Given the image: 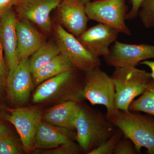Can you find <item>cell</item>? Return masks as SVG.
I'll list each match as a JSON object with an SVG mask.
<instances>
[{
	"label": "cell",
	"instance_id": "21",
	"mask_svg": "<svg viewBox=\"0 0 154 154\" xmlns=\"http://www.w3.org/2000/svg\"><path fill=\"white\" fill-rule=\"evenodd\" d=\"M138 16L146 28H154V0H143Z\"/></svg>",
	"mask_w": 154,
	"mask_h": 154
},
{
	"label": "cell",
	"instance_id": "26",
	"mask_svg": "<svg viewBox=\"0 0 154 154\" xmlns=\"http://www.w3.org/2000/svg\"><path fill=\"white\" fill-rule=\"evenodd\" d=\"M143 0H131L132 7L125 16V20L134 19L138 16L141 5Z\"/></svg>",
	"mask_w": 154,
	"mask_h": 154
},
{
	"label": "cell",
	"instance_id": "8",
	"mask_svg": "<svg viewBox=\"0 0 154 154\" xmlns=\"http://www.w3.org/2000/svg\"><path fill=\"white\" fill-rule=\"evenodd\" d=\"M104 58L107 65L114 68L136 66L141 62L154 58V45L126 44L116 40Z\"/></svg>",
	"mask_w": 154,
	"mask_h": 154
},
{
	"label": "cell",
	"instance_id": "13",
	"mask_svg": "<svg viewBox=\"0 0 154 154\" xmlns=\"http://www.w3.org/2000/svg\"><path fill=\"white\" fill-rule=\"evenodd\" d=\"M17 21L12 8L0 17V39L9 71L15 69L19 62L17 53Z\"/></svg>",
	"mask_w": 154,
	"mask_h": 154
},
{
	"label": "cell",
	"instance_id": "15",
	"mask_svg": "<svg viewBox=\"0 0 154 154\" xmlns=\"http://www.w3.org/2000/svg\"><path fill=\"white\" fill-rule=\"evenodd\" d=\"M17 32V53L19 61L29 58L45 43L41 33L26 19L18 20Z\"/></svg>",
	"mask_w": 154,
	"mask_h": 154
},
{
	"label": "cell",
	"instance_id": "19",
	"mask_svg": "<svg viewBox=\"0 0 154 154\" xmlns=\"http://www.w3.org/2000/svg\"><path fill=\"white\" fill-rule=\"evenodd\" d=\"M60 54L57 45L52 42H45L29 59V66L32 75Z\"/></svg>",
	"mask_w": 154,
	"mask_h": 154
},
{
	"label": "cell",
	"instance_id": "24",
	"mask_svg": "<svg viewBox=\"0 0 154 154\" xmlns=\"http://www.w3.org/2000/svg\"><path fill=\"white\" fill-rule=\"evenodd\" d=\"M17 143L8 134L0 136V154L20 153Z\"/></svg>",
	"mask_w": 154,
	"mask_h": 154
},
{
	"label": "cell",
	"instance_id": "23",
	"mask_svg": "<svg viewBox=\"0 0 154 154\" xmlns=\"http://www.w3.org/2000/svg\"><path fill=\"white\" fill-rule=\"evenodd\" d=\"M81 150L79 145L73 141L51 149H36L34 152L43 154H80Z\"/></svg>",
	"mask_w": 154,
	"mask_h": 154
},
{
	"label": "cell",
	"instance_id": "6",
	"mask_svg": "<svg viewBox=\"0 0 154 154\" xmlns=\"http://www.w3.org/2000/svg\"><path fill=\"white\" fill-rule=\"evenodd\" d=\"M57 45L60 54L66 57L74 67L86 72L100 67L101 61L88 51L77 37L58 24L55 27Z\"/></svg>",
	"mask_w": 154,
	"mask_h": 154
},
{
	"label": "cell",
	"instance_id": "30",
	"mask_svg": "<svg viewBox=\"0 0 154 154\" xmlns=\"http://www.w3.org/2000/svg\"><path fill=\"white\" fill-rule=\"evenodd\" d=\"M10 131V128L6 126L0 121V136L8 134Z\"/></svg>",
	"mask_w": 154,
	"mask_h": 154
},
{
	"label": "cell",
	"instance_id": "5",
	"mask_svg": "<svg viewBox=\"0 0 154 154\" xmlns=\"http://www.w3.org/2000/svg\"><path fill=\"white\" fill-rule=\"evenodd\" d=\"M89 20L110 26L128 36L131 33L125 21L128 7L125 0H95L85 4Z\"/></svg>",
	"mask_w": 154,
	"mask_h": 154
},
{
	"label": "cell",
	"instance_id": "27",
	"mask_svg": "<svg viewBox=\"0 0 154 154\" xmlns=\"http://www.w3.org/2000/svg\"><path fill=\"white\" fill-rule=\"evenodd\" d=\"M3 49L0 39V84H2L6 82L7 76V70L4 61L3 55Z\"/></svg>",
	"mask_w": 154,
	"mask_h": 154
},
{
	"label": "cell",
	"instance_id": "2",
	"mask_svg": "<svg viewBox=\"0 0 154 154\" xmlns=\"http://www.w3.org/2000/svg\"><path fill=\"white\" fill-rule=\"evenodd\" d=\"M108 119L122 131L123 137L132 142L137 154L141 153L142 148L144 147L148 153L154 154V116L118 110Z\"/></svg>",
	"mask_w": 154,
	"mask_h": 154
},
{
	"label": "cell",
	"instance_id": "11",
	"mask_svg": "<svg viewBox=\"0 0 154 154\" xmlns=\"http://www.w3.org/2000/svg\"><path fill=\"white\" fill-rule=\"evenodd\" d=\"M119 33L114 28L99 23L87 28L77 38L92 55L99 58L108 54L110 45L116 41Z\"/></svg>",
	"mask_w": 154,
	"mask_h": 154
},
{
	"label": "cell",
	"instance_id": "29",
	"mask_svg": "<svg viewBox=\"0 0 154 154\" xmlns=\"http://www.w3.org/2000/svg\"><path fill=\"white\" fill-rule=\"evenodd\" d=\"M140 64L148 66L151 70V76L152 79H154V61L146 60L140 63Z\"/></svg>",
	"mask_w": 154,
	"mask_h": 154
},
{
	"label": "cell",
	"instance_id": "22",
	"mask_svg": "<svg viewBox=\"0 0 154 154\" xmlns=\"http://www.w3.org/2000/svg\"><path fill=\"white\" fill-rule=\"evenodd\" d=\"M123 137L122 131L116 128L115 132L109 139L88 154H113L116 144Z\"/></svg>",
	"mask_w": 154,
	"mask_h": 154
},
{
	"label": "cell",
	"instance_id": "4",
	"mask_svg": "<svg viewBox=\"0 0 154 154\" xmlns=\"http://www.w3.org/2000/svg\"><path fill=\"white\" fill-rule=\"evenodd\" d=\"M85 74L82 98L92 105L105 106L107 109L106 116L110 118L118 110L115 107V87L112 78L100 67L92 69Z\"/></svg>",
	"mask_w": 154,
	"mask_h": 154
},
{
	"label": "cell",
	"instance_id": "3",
	"mask_svg": "<svg viewBox=\"0 0 154 154\" xmlns=\"http://www.w3.org/2000/svg\"><path fill=\"white\" fill-rule=\"evenodd\" d=\"M115 68L111 77L115 87V107L128 111L134 99L143 94L152 78L151 73L134 66Z\"/></svg>",
	"mask_w": 154,
	"mask_h": 154
},
{
	"label": "cell",
	"instance_id": "9",
	"mask_svg": "<svg viewBox=\"0 0 154 154\" xmlns=\"http://www.w3.org/2000/svg\"><path fill=\"white\" fill-rule=\"evenodd\" d=\"M62 0H18L15 5L18 16L36 25L44 33L50 32V15Z\"/></svg>",
	"mask_w": 154,
	"mask_h": 154
},
{
	"label": "cell",
	"instance_id": "14",
	"mask_svg": "<svg viewBox=\"0 0 154 154\" xmlns=\"http://www.w3.org/2000/svg\"><path fill=\"white\" fill-rule=\"evenodd\" d=\"M75 135L73 130L42 121L35 134L33 149L48 150L55 148L63 144L73 141Z\"/></svg>",
	"mask_w": 154,
	"mask_h": 154
},
{
	"label": "cell",
	"instance_id": "31",
	"mask_svg": "<svg viewBox=\"0 0 154 154\" xmlns=\"http://www.w3.org/2000/svg\"><path fill=\"white\" fill-rule=\"evenodd\" d=\"M80 1L82 2V3H83V4L85 5L86 3L91 1V0H80Z\"/></svg>",
	"mask_w": 154,
	"mask_h": 154
},
{
	"label": "cell",
	"instance_id": "12",
	"mask_svg": "<svg viewBox=\"0 0 154 154\" xmlns=\"http://www.w3.org/2000/svg\"><path fill=\"white\" fill-rule=\"evenodd\" d=\"M57 8L60 24L67 31L78 37L87 30L89 19L80 0H62Z\"/></svg>",
	"mask_w": 154,
	"mask_h": 154
},
{
	"label": "cell",
	"instance_id": "1",
	"mask_svg": "<svg viewBox=\"0 0 154 154\" xmlns=\"http://www.w3.org/2000/svg\"><path fill=\"white\" fill-rule=\"evenodd\" d=\"M75 140L86 154L104 143L116 130L106 115L90 107L81 108L75 121Z\"/></svg>",
	"mask_w": 154,
	"mask_h": 154
},
{
	"label": "cell",
	"instance_id": "10",
	"mask_svg": "<svg viewBox=\"0 0 154 154\" xmlns=\"http://www.w3.org/2000/svg\"><path fill=\"white\" fill-rule=\"evenodd\" d=\"M6 82L11 102L20 104L28 101L34 85L29 58L20 60L15 69L9 71Z\"/></svg>",
	"mask_w": 154,
	"mask_h": 154
},
{
	"label": "cell",
	"instance_id": "16",
	"mask_svg": "<svg viewBox=\"0 0 154 154\" xmlns=\"http://www.w3.org/2000/svg\"><path fill=\"white\" fill-rule=\"evenodd\" d=\"M81 105L75 101H64L48 110L42 119L55 126L75 130V121Z\"/></svg>",
	"mask_w": 154,
	"mask_h": 154
},
{
	"label": "cell",
	"instance_id": "18",
	"mask_svg": "<svg viewBox=\"0 0 154 154\" xmlns=\"http://www.w3.org/2000/svg\"><path fill=\"white\" fill-rule=\"evenodd\" d=\"M68 59L60 54L32 74L34 85L74 69Z\"/></svg>",
	"mask_w": 154,
	"mask_h": 154
},
{
	"label": "cell",
	"instance_id": "20",
	"mask_svg": "<svg viewBox=\"0 0 154 154\" xmlns=\"http://www.w3.org/2000/svg\"><path fill=\"white\" fill-rule=\"evenodd\" d=\"M128 110L144 112L154 116V79H152L147 88L140 97L131 102Z\"/></svg>",
	"mask_w": 154,
	"mask_h": 154
},
{
	"label": "cell",
	"instance_id": "7",
	"mask_svg": "<svg viewBox=\"0 0 154 154\" xmlns=\"http://www.w3.org/2000/svg\"><path fill=\"white\" fill-rule=\"evenodd\" d=\"M7 119L15 127L25 152L34 150L35 134L42 119V112L37 107H19L9 110Z\"/></svg>",
	"mask_w": 154,
	"mask_h": 154
},
{
	"label": "cell",
	"instance_id": "17",
	"mask_svg": "<svg viewBox=\"0 0 154 154\" xmlns=\"http://www.w3.org/2000/svg\"><path fill=\"white\" fill-rule=\"evenodd\" d=\"M78 85L74 81L73 69L64 72L39 84L33 94V102L34 103L43 102L64 88Z\"/></svg>",
	"mask_w": 154,
	"mask_h": 154
},
{
	"label": "cell",
	"instance_id": "28",
	"mask_svg": "<svg viewBox=\"0 0 154 154\" xmlns=\"http://www.w3.org/2000/svg\"><path fill=\"white\" fill-rule=\"evenodd\" d=\"M18 0H0V17L6 11L15 5Z\"/></svg>",
	"mask_w": 154,
	"mask_h": 154
},
{
	"label": "cell",
	"instance_id": "25",
	"mask_svg": "<svg viewBox=\"0 0 154 154\" xmlns=\"http://www.w3.org/2000/svg\"><path fill=\"white\" fill-rule=\"evenodd\" d=\"M137 154L134 144L128 138L123 137L116 146L113 154Z\"/></svg>",
	"mask_w": 154,
	"mask_h": 154
}]
</instances>
